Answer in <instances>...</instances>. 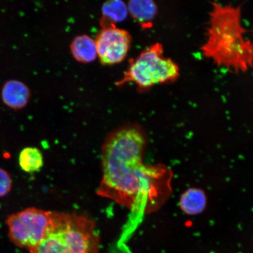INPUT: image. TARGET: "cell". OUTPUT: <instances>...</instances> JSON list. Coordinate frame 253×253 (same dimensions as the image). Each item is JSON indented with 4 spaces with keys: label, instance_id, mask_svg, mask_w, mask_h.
<instances>
[{
    "label": "cell",
    "instance_id": "30bf717a",
    "mask_svg": "<svg viewBox=\"0 0 253 253\" xmlns=\"http://www.w3.org/2000/svg\"><path fill=\"white\" fill-rule=\"evenodd\" d=\"M102 28L121 23L129 14L127 5L123 0H107L102 6Z\"/></svg>",
    "mask_w": 253,
    "mask_h": 253
},
{
    "label": "cell",
    "instance_id": "8992f818",
    "mask_svg": "<svg viewBox=\"0 0 253 253\" xmlns=\"http://www.w3.org/2000/svg\"><path fill=\"white\" fill-rule=\"evenodd\" d=\"M96 41L97 55L103 65H112L124 61L131 44L127 31L116 25L103 27Z\"/></svg>",
    "mask_w": 253,
    "mask_h": 253
},
{
    "label": "cell",
    "instance_id": "4fadbf2b",
    "mask_svg": "<svg viewBox=\"0 0 253 253\" xmlns=\"http://www.w3.org/2000/svg\"><path fill=\"white\" fill-rule=\"evenodd\" d=\"M12 186V179L9 173L0 168V198L5 197L11 191Z\"/></svg>",
    "mask_w": 253,
    "mask_h": 253
},
{
    "label": "cell",
    "instance_id": "ba28073f",
    "mask_svg": "<svg viewBox=\"0 0 253 253\" xmlns=\"http://www.w3.org/2000/svg\"><path fill=\"white\" fill-rule=\"evenodd\" d=\"M70 49L72 55L79 62L89 63L98 56L96 41L86 35L76 37L72 41Z\"/></svg>",
    "mask_w": 253,
    "mask_h": 253
},
{
    "label": "cell",
    "instance_id": "9c48e42d",
    "mask_svg": "<svg viewBox=\"0 0 253 253\" xmlns=\"http://www.w3.org/2000/svg\"><path fill=\"white\" fill-rule=\"evenodd\" d=\"M128 13L145 27H150L157 14V8L154 0H129Z\"/></svg>",
    "mask_w": 253,
    "mask_h": 253
},
{
    "label": "cell",
    "instance_id": "277c9868",
    "mask_svg": "<svg viewBox=\"0 0 253 253\" xmlns=\"http://www.w3.org/2000/svg\"><path fill=\"white\" fill-rule=\"evenodd\" d=\"M179 75L178 65L164 55L163 45L157 43L145 48L130 61L124 76L117 85L132 83L137 85L138 89L143 91L155 85L173 82Z\"/></svg>",
    "mask_w": 253,
    "mask_h": 253
},
{
    "label": "cell",
    "instance_id": "5b68a950",
    "mask_svg": "<svg viewBox=\"0 0 253 253\" xmlns=\"http://www.w3.org/2000/svg\"><path fill=\"white\" fill-rule=\"evenodd\" d=\"M55 211L29 208L9 216L6 220L9 239L20 248L31 249L51 230Z\"/></svg>",
    "mask_w": 253,
    "mask_h": 253
},
{
    "label": "cell",
    "instance_id": "7a4b0ae2",
    "mask_svg": "<svg viewBox=\"0 0 253 253\" xmlns=\"http://www.w3.org/2000/svg\"><path fill=\"white\" fill-rule=\"evenodd\" d=\"M246 35L241 8L214 2L202 52L217 66L229 71H248L253 66V42Z\"/></svg>",
    "mask_w": 253,
    "mask_h": 253
},
{
    "label": "cell",
    "instance_id": "3957f363",
    "mask_svg": "<svg viewBox=\"0 0 253 253\" xmlns=\"http://www.w3.org/2000/svg\"><path fill=\"white\" fill-rule=\"evenodd\" d=\"M99 237L86 215L55 211L51 230L30 253H98Z\"/></svg>",
    "mask_w": 253,
    "mask_h": 253
},
{
    "label": "cell",
    "instance_id": "8fae6325",
    "mask_svg": "<svg viewBox=\"0 0 253 253\" xmlns=\"http://www.w3.org/2000/svg\"><path fill=\"white\" fill-rule=\"evenodd\" d=\"M179 205L183 212L186 214H198L205 210L207 198L201 190L189 189L182 195Z\"/></svg>",
    "mask_w": 253,
    "mask_h": 253
},
{
    "label": "cell",
    "instance_id": "6da1fadb",
    "mask_svg": "<svg viewBox=\"0 0 253 253\" xmlns=\"http://www.w3.org/2000/svg\"><path fill=\"white\" fill-rule=\"evenodd\" d=\"M146 137L136 124L111 132L102 148V178L97 194L142 216L157 210L169 195V173L143 163Z\"/></svg>",
    "mask_w": 253,
    "mask_h": 253
},
{
    "label": "cell",
    "instance_id": "7c38bea8",
    "mask_svg": "<svg viewBox=\"0 0 253 253\" xmlns=\"http://www.w3.org/2000/svg\"><path fill=\"white\" fill-rule=\"evenodd\" d=\"M19 164L25 172H39L43 166V155L36 147L25 148L19 156Z\"/></svg>",
    "mask_w": 253,
    "mask_h": 253
},
{
    "label": "cell",
    "instance_id": "52a82bcc",
    "mask_svg": "<svg viewBox=\"0 0 253 253\" xmlns=\"http://www.w3.org/2000/svg\"><path fill=\"white\" fill-rule=\"evenodd\" d=\"M1 98L6 106L15 110L24 108L31 98L30 88L17 80L8 81L2 88Z\"/></svg>",
    "mask_w": 253,
    "mask_h": 253
},
{
    "label": "cell",
    "instance_id": "5bb4252c",
    "mask_svg": "<svg viewBox=\"0 0 253 253\" xmlns=\"http://www.w3.org/2000/svg\"><path fill=\"white\" fill-rule=\"evenodd\" d=\"M110 253H132L124 243H118L111 249Z\"/></svg>",
    "mask_w": 253,
    "mask_h": 253
}]
</instances>
